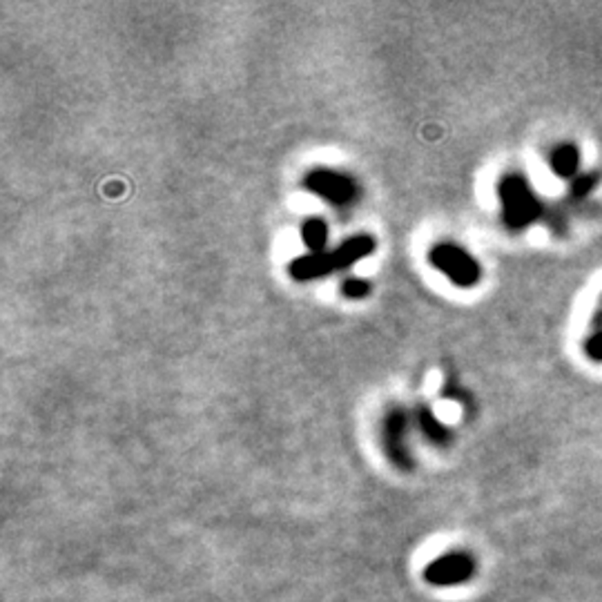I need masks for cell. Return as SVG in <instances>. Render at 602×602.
Returning <instances> with one entry per match:
<instances>
[{"label": "cell", "mask_w": 602, "mask_h": 602, "mask_svg": "<svg viewBox=\"0 0 602 602\" xmlns=\"http://www.w3.org/2000/svg\"><path fill=\"white\" fill-rule=\"evenodd\" d=\"M375 250V239L368 234H359L353 237L335 248L333 253H310L304 257L295 259L290 264V275L297 281H310L326 277V275L335 273V270L348 268V265L358 264V261L366 259L368 254H373Z\"/></svg>", "instance_id": "obj_1"}, {"label": "cell", "mask_w": 602, "mask_h": 602, "mask_svg": "<svg viewBox=\"0 0 602 602\" xmlns=\"http://www.w3.org/2000/svg\"><path fill=\"white\" fill-rule=\"evenodd\" d=\"M551 165H554L555 170H558L560 174H569L574 172L576 168V152L571 148H560L558 152L551 157Z\"/></svg>", "instance_id": "obj_7"}, {"label": "cell", "mask_w": 602, "mask_h": 602, "mask_svg": "<svg viewBox=\"0 0 602 602\" xmlns=\"http://www.w3.org/2000/svg\"><path fill=\"white\" fill-rule=\"evenodd\" d=\"M341 293H344V297L348 299H364L366 295L370 293V284L366 279H346L344 285H341Z\"/></svg>", "instance_id": "obj_8"}, {"label": "cell", "mask_w": 602, "mask_h": 602, "mask_svg": "<svg viewBox=\"0 0 602 602\" xmlns=\"http://www.w3.org/2000/svg\"><path fill=\"white\" fill-rule=\"evenodd\" d=\"M471 574H473V560H471L466 554L455 551V554L441 555V558L435 560L433 565H429V569H426V580L440 586L460 585V582L469 580Z\"/></svg>", "instance_id": "obj_5"}, {"label": "cell", "mask_w": 602, "mask_h": 602, "mask_svg": "<svg viewBox=\"0 0 602 602\" xmlns=\"http://www.w3.org/2000/svg\"><path fill=\"white\" fill-rule=\"evenodd\" d=\"M301 239L310 253H324L326 241H328V225L321 219H308L301 225Z\"/></svg>", "instance_id": "obj_6"}, {"label": "cell", "mask_w": 602, "mask_h": 602, "mask_svg": "<svg viewBox=\"0 0 602 602\" xmlns=\"http://www.w3.org/2000/svg\"><path fill=\"white\" fill-rule=\"evenodd\" d=\"M306 188L333 205H348L358 199L355 181L348 174L335 172V170H315V172H310L306 177Z\"/></svg>", "instance_id": "obj_4"}, {"label": "cell", "mask_w": 602, "mask_h": 602, "mask_svg": "<svg viewBox=\"0 0 602 602\" xmlns=\"http://www.w3.org/2000/svg\"><path fill=\"white\" fill-rule=\"evenodd\" d=\"M431 264H433L440 273H444L453 284L462 285V288H471V285L478 284L480 279L478 261L455 244L435 245V248L431 250Z\"/></svg>", "instance_id": "obj_2"}, {"label": "cell", "mask_w": 602, "mask_h": 602, "mask_svg": "<svg viewBox=\"0 0 602 602\" xmlns=\"http://www.w3.org/2000/svg\"><path fill=\"white\" fill-rule=\"evenodd\" d=\"M500 197L502 205H504L506 223L514 225V228L526 225L538 213V203H535L534 194L529 192V188L520 177H506L502 181Z\"/></svg>", "instance_id": "obj_3"}]
</instances>
